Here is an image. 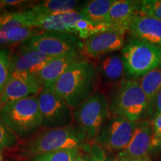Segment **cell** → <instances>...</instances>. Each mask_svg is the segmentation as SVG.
Listing matches in <instances>:
<instances>
[{
    "label": "cell",
    "instance_id": "3",
    "mask_svg": "<svg viewBox=\"0 0 161 161\" xmlns=\"http://www.w3.org/2000/svg\"><path fill=\"white\" fill-rule=\"evenodd\" d=\"M0 118L19 140H26L43 128L37 96L3 106L0 108Z\"/></svg>",
    "mask_w": 161,
    "mask_h": 161
},
{
    "label": "cell",
    "instance_id": "18",
    "mask_svg": "<svg viewBox=\"0 0 161 161\" xmlns=\"http://www.w3.org/2000/svg\"><path fill=\"white\" fill-rule=\"evenodd\" d=\"M139 3L132 0L114 1L108 14V24L115 29L128 31L130 22L137 15Z\"/></svg>",
    "mask_w": 161,
    "mask_h": 161
},
{
    "label": "cell",
    "instance_id": "30",
    "mask_svg": "<svg viewBox=\"0 0 161 161\" xmlns=\"http://www.w3.org/2000/svg\"><path fill=\"white\" fill-rule=\"evenodd\" d=\"M152 127V148L161 144V114L153 118Z\"/></svg>",
    "mask_w": 161,
    "mask_h": 161
},
{
    "label": "cell",
    "instance_id": "7",
    "mask_svg": "<svg viewBox=\"0 0 161 161\" xmlns=\"http://www.w3.org/2000/svg\"><path fill=\"white\" fill-rule=\"evenodd\" d=\"M50 57H58L74 52H83V41L74 34L59 31H43L21 43Z\"/></svg>",
    "mask_w": 161,
    "mask_h": 161
},
{
    "label": "cell",
    "instance_id": "9",
    "mask_svg": "<svg viewBox=\"0 0 161 161\" xmlns=\"http://www.w3.org/2000/svg\"><path fill=\"white\" fill-rule=\"evenodd\" d=\"M43 128H55L75 123L73 110L54 91L41 90L37 95Z\"/></svg>",
    "mask_w": 161,
    "mask_h": 161
},
{
    "label": "cell",
    "instance_id": "20",
    "mask_svg": "<svg viewBox=\"0 0 161 161\" xmlns=\"http://www.w3.org/2000/svg\"><path fill=\"white\" fill-rule=\"evenodd\" d=\"M84 5L75 0H46L37 2L31 8L40 15H53L58 14L78 11ZM78 11V12H79Z\"/></svg>",
    "mask_w": 161,
    "mask_h": 161
},
{
    "label": "cell",
    "instance_id": "38",
    "mask_svg": "<svg viewBox=\"0 0 161 161\" xmlns=\"http://www.w3.org/2000/svg\"><path fill=\"white\" fill-rule=\"evenodd\" d=\"M160 146H161V144H160Z\"/></svg>",
    "mask_w": 161,
    "mask_h": 161
},
{
    "label": "cell",
    "instance_id": "34",
    "mask_svg": "<svg viewBox=\"0 0 161 161\" xmlns=\"http://www.w3.org/2000/svg\"><path fill=\"white\" fill-rule=\"evenodd\" d=\"M5 12H8V11H6L5 9L3 8H0V15L3 14L4 13H5Z\"/></svg>",
    "mask_w": 161,
    "mask_h": 161
},
{
    "label": "cell",
    "instance_id": "35",
    "mask_svg": "<svg viewBox=\"0 0 161 161\" xmlns=\"http://www.w3.org/2000/svg\"><path fill=\"white\" fill-rule=\"evenodd\" d=\"M2 159H3V155H2V153L0 152V160H2Z\"/></svg>",
    "mask_w": 161,
    "mask_h": 161
},
{
    "label": "cell",
    "instance_id": "22",
    "mask_svg": "<svg viewBox=\"0 0 161 161\" xmlns=\"http://www.w3.org/2000/svg\"><path fill=\"white\" fill-rule=\"evenodd\" d=\"M43 31H44L42 29L31 26H17L5 31H0L5 35L11 47H15Z\"/></svg>",
    "mask_w": 161,
    "mask_h": 161
},
{
    "label": "cell",
    "instance_id": "1",
    "mask_svg": "<svg viewBox=\"0 0 161 161\" xmlns=\"http://www.w3.org/2000/svg\"><path fill=\"white\" fill-rule=\"evenodd\" d=\"M85 132L76 123L55 128H42L20 145L17 154L21 159H30L39 154L63 148L83 150L87 144Z\"/></svg>",
    "mask_w": 161,
    "mask_h": 161
},
{
    "label": "cell",
    "instance_id": "2",
    "mask_svg": "<svg viewBox=\"0 0 161 161\" xmlns=\"http://www.w3.org/2000/svg\"><path fill=\"white\" fill-rule=\"evenodd\" d=\"M98 80L93 61L87 58L72 65L59 78L53 91L74 110L95 93Z\"/></svg>",
    "mask_w": 161,
    "mask_h": 161
},
{
    "label": "cell",
    "instance_id": "33",
    "mask_svg": "<svg viewBox=\"0 0 161 161\" xmlns=\"http://www.w3.org/2000/svg\"><path fill=\"white\" fill-rule=\"evenodd\" d=\"M116 161H141L139 160H136V159L128 158V157L122 154L121 153H117V154L116 155Z\"/></svg>",
    "mask_w": 161,
    "mask_h": 161
},
{
    "label": "cell",
    "instance_id": "23",
    "mask_svg": "<svg viewBox=\"0 0 161 161\" xmlns=\"http://www.w3.org/2000/svg\"><path fill=\"white\" fill-rule=\"evenodd\" d=\"M114 29L109 24H94L84 19L78 20L74 28V35L84 40L96 34Z\"/></svg>",
    "mask_w": 161,
    "mask_h": 161
},
{
    "label": "cell",
    "instance_id": "4",
    "mask_svg": "<svg viewBox=\"0 0 161 161\" xmlns=\"http://www.w3.org/2000/svg\"><path fill=\"white\" fill-rule=\"evenodd\" d=\"M110 103V116H120L130 122L142 120L150 107L140 83L128 79L119 84Z\"/></svg>",
    "mask_w": 161,
    "mask_h": 161
},
{
    "label": "cell",
    "instance_id": "24",
    "mask_svg": "<svg viewBox=\"0 0 161 161\" xmlns=\"http://www.w3.org/2000/svg\"><path fill=\"white\" fill-rule=\"evenodd\" d=\"M82 149L77 148H63L39 154L30 159L31 161H72Z\"/></svg>",
    "mask_w": 161,
    "mask_h": 161
},
{
    "label": "cell",
    "instance_id": "31",
    "mask_svg": "<svg viewBox=\"0 0 161 161\" xmlns=\"http://www.w3.org/2000/svg\"><path fill=\"white\" fill-rule=\"evenodd\" d=\"M152 113V119L156 117L157 116L161 114V89L158 91V94H157L155 98H154V102H153Z\"/></svg>",
    "mask_w": 161,
    "mask_h": 161
},
{
    "label": "cell",
    "instance_id": "6",
    "mask_svg": "<svg viewBox=\"0 0 161 161\" xmlns=\"http://www.w3.org/2000/svg\"><path fill=\"white\" fill-rule=\"evenodd\" d=\"M73 116L75 123L85 132L88 142H92L110 117V104L106 96L96 92L73 110Z\"/></svg>",
    "mask_w": 161,
    "mask_h": 161
},
{
    "label": "cell",
    "instance_id": "17",
    "mask_svg": "<svg viewBox=\"0 0 161 161\" xmlns=\"http://www.w3.org/2000/svg\"><path fill=\"white\" fill-rule=\"evenodd\" d=\"M128 31L134 38L161 47V20L136 15L130 22Z\"/></svg>",
    "mask_w": 161,
    "mask_h": 161
},
{
    "label": "cell",
    "instance_id": "16",
    "mask_svg": "<svg viewBox=\"0 0 161 161\" xmlns=\"http://www.w3.org/2000/svg\"><path fill=\"white\" fill-rule=\"evenodd\" d=\"M82 18L83 17L78 11L53 15H40L37 13V17L32 23V27L38 28L44 31H59L74 34L75 23Z\"/></svg>",
    "mask_w": 161,
    "mask_h": 161
},
{
    "label": "cell",
    "instance_id": "19",
    "mask_svg": "<svg viewBox=\"0 0 161 161\" xmlns=\"http://www.w3.org/2000/svg\"><path fill=\"white\" fill-rule=\"evenodd\" d=\"M115 0H92L85 3L79 13L94 24H108V14Z\"/></svg>",
    "mask_w": 161,
    "mask_h": 161
},
{
    "label": "cell",
    "instance_id": "27",
    "mask_svg": "<svg viewBox=\"0 0 161 161\" xmlns=\"http://www.w3.org/2000/svg\"><path fill=\"white\" fill-rule=\"evenodd\" d=\"M89 154L90 161H116V156L95 142H88L83 149Z\"/></svg>",
    "mask_w": 161,
    "mask_h": 161
},
{
    "label": "cell",
    "instance_id": "13",
    "mask_svg": "<svg viewBox=\"0 0 161 161\" xmlns=\"http://www.w3.org/2000/svg\"><path fill=\"white\" fill-rule=\"evenodd\" d=\"M53 58L19 44L11 49V74L27 72L37 75Z\"/></svg>",
    "mask_w": 161,
    "mask_h": 161
},
{
    "label": "cell",
    "instance_id": "36",
    "mask_svg": "<svg viewBox=\"0 0 161 161\" xmlns=\"http://www.w3.org/2000/svg\"><path fill=\"white\" fill-rule=\"evenodd\" d=\"M148 161H151V160H148Z\"/></svg>",
    "mask_w": 161,
    "mask_h": 161
},
{
    "label": "cell",
    "instance_id": "28",
    "mask_svg": "<svg viewBox=\"0 0 161 161\" xmlns=\"http://www.w3.org/2000/svg\"><path fill=\"white\" fill-rule=\"evenodd\" d=\"M137 15L146 16L161 20V0L140 1Z\"/></svg>",
    "mask_w": 161,
    "mask_h": 161
},
{
    "label": "cell",
    "instance_id": "10",
    "mask_svg": "<svg viewBox=\"0 0 161 161\" xmlns=\"http://www.w3.org/2000/svg\"><path fill=\"white\" fill-rule=\"evenodd\" d=\"M41 90L37 75L13 72L0 96V108L14 101L37 96Z\"/></svg>",
    "mask_w": 161,
    "mask_h": 161
},
{
    "label": "cell",
    "instance_id": "12",
    "mask_svg": "<svg viewBox=\"0 0 161 161\" xmlns=\"http://www.w3.org/2000/svg\"><path fill=\"white\" fill-rule=\"evenodd\" d=\"M85 58L83 52H74L52 58L37 74L42 90L53 91L56 83L64 72L78 60Z\"/></svg>",
    "mask_w": 161,
    "mask_h": 161
},
{
    "label": "cell",
    "instance_id": "37",
    "mask_svg": "<svg viewBox=\"0 0 161 161\" xmlns=\"http://www.w3.org/2000/svg\"><path fill=\"white\" fill-rule=\"evenodd\" d=\"M0 161H3V160H0Z\"/></svg>",
    "mask_w": 161,
    "mask_h": 161
},
{
    "label": "cell",
    "instance_id": "14",
    "mask_svg": "<svg viewBox=\"0 0 161 161\" xmlns=\"http://www.w3.org/2000/svg\"><path fill=\"white\" fill-rule=\"evenodd\" d=\"M152 148V121L142 119L137 125L129 144L125 149L119 152L128 158L141 161H148Z\"/></svg>",
    "mask_w": 161,
    "mask_h": 161
},
{
    "label": "cell",
    "instance_id": "26",
    "mask_svg": "<svg viewBox=\"0 0 161 161\" xmlns=\"http://www.w3.org/2000/svg\"><path fill=\"white\" fill-rule=\"evenodd\" d=\"M19 139L0 118V152L15 148L19 144Z\"/></svg>",
    "mask_w": 161,
    "mask_h": 161
},
{
    "label": "cell",
    "instance_id": "21",
    "mask_svg": "<svg viewBox=\"0 0 161 161\" xmlns=\"http://www.w3.org/2000/svg\"><path fill=\"white\" fill-rule=\"evenodd\" d=\"M139 83L146 96L149 104L150 112L152 113L153 102L158 91L161 89V66L142 76Z\"/></svg>",
    "mask_w": 161,
    "mask_h": 161
},
{
    "label": "cell",
    "instance_id": "5",
    "mask_svg": "<svg viewBox=\"0 0 161 161\" xmlns=\"http://www.w3.org/2000/svg\"><path fill=\"white\" fill-rule=\"evenodd\" d=\"M122 57L127 75L142 77L161 66V47L133 38L124 45Z\"/></svg>",
    "mask_w": 161,
    "mask_h": 161
},
{
    "label": "cell",
    "instance_id": "8",
    "mask_svg": "<svg viewBox=\"0 0 161 161\" xmlns=\"http://www.w3.org/2000/svg\"><path fill=\"white\" fill-rule=\"evenodd\" d=\"M136 125L137 122L125 118L112 116L102 127L93 142L111 153L122 152L129 144Z\"/></svg>",
    "mask_w": 161,
    "mask_h": 161
},
{
    "label": "cell",
    "instance_id": "29",
    "mask_svg": "<svg viewBox=\"0 0 161 161\" xmlns=\"http://www.w3.org/2000/svg\"><path fill=\"white\" fill-rule=\"evenodd\" d=\"M37 2L26 0H0V8L8 11L9 8H22L23 11L29 10L33 7Z\"/></svg>",
    "mask_w": 161,
    "mask_h": 161
},
{
    "label": "cell",
    "instance_id": "11",
    "mask_svg": "<svg viewBox=\"0 0 161 161\" xmlns=\"http://www.w3.org/2000/svg\"><path fill=\"white\" fill-rule=\"evenodd\" d=\"M125 34L126 31L111 29L82 40L84 55L86 58L97 59L122 49L125 45Z\"/></svg>",
    "mask_w": 161,
    "mask_h": 161
},
{
    "label": "cell",
    "instance_id": "32",
    "mask_svg": "<svg viewBox=\"0 0 161 161\" xmlns=\"http://www.w3.org/2000/svg\"><path fill=\"white\" fill-rule=\"evenodd\" d=\"M72 161H90L89 154L85 151L81 150L78 155Z\"/></svg>",
    "mask_w": 161,
    "mask_h": 161
},
{
    "label": "cell",
    "instance_id": "25",
    "mask_svg": "<svg viewBox=\"0 0 161 161\" xmlns=\"http://www.w3.org/2000/svg\"><path fill=\"white\" fill-rule=\"evenodd\" d=\"M11 49L0 48V96L11 76Z\"/></svg>",
    "mask_w": 161,
    "mask_h": 161
},
{
    "label": "cell",
    "instance_id": "15",
    "mask_svg": "<svg viewBox=\"0 0 161 161\" xmlns=\"http://www.w3.org/2000/svg\"><path fill=\"white\" fill-rule=\"evenodd\" d=\"M98 80L110 85H119L124 80L125 69L122 55L112 53L98 58L94 61Z\"/></svg>",
    "mask_w": 161,
    "mask_h": 161
}]
</instances>
